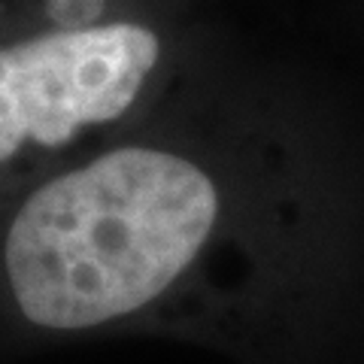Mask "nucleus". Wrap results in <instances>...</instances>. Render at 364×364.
Instances as JSON below:
<instances>
[{
  "instance_id": "f257e3e1",
  "label": "nucleus",
  "mask_w": 364,
  "mask_h": 364,
  "mask_svg": "<svg viewBox=\"0 0 364 364\" xmlns=\"http://www.w3.org/2000/svg\"><path fill=\"white\" fill-rule=\"evenodd\" d=\"M361 198L304 107L203 70L140 128L0 200V316L301 364L358 301Z\"/></svg>"
},
{
  "instance_id": "f03ea898",
  "label": "nucleus",
  "mask_w": 364,
  "mask_h": 364,
  "mask_svg": "<svg viewBox=\"0 0 364 364\" xmlns=\"http://www.w3.org/2000/svg\"><path fill=\"white\" fill-rule=\"evenodd\" d=\"M195 0H0V200L140 128L210 70Z\"/></svg>"
}]
</instances>
